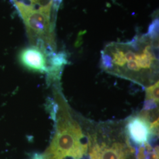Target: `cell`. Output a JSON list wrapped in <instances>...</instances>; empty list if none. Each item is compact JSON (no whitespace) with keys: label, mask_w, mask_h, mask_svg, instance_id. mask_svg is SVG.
Instances as JSON below:
<instances>
[{"label":"cell","mask_w":159,"mask_h":159,"mask_svg":"<svg viewBox=\"0 0 159 159\" xmlns=\"http://www.w3.org/2000/svg\"><path fill=\"white\" fill-rule=\"evenodd\" d=\"M61 85V82L51 84L52 98L47 105L54 121L49 146L30 159H100L118 120L97 121L85 117L70 105Z\"/></svg>","instance_id":"cell-1"},{"label":"cell","mask_w":159,"mask_h":159,"mask_svg":"<svg viewBox=\"0 0 159 159\" xmlns=\"http://www.w3.org/2000/svg\"><path fill=\"white\" fill-rule=\"evenodd\" d=\"M100 61L106 73L146 89L159 81V40L143 35L127 43H111L101 51Z\"/></svg>","instance_id":"cell-2"},{"label":"cell","mask_w":159,"mask_h":159,"mask_svg":"<svg viewBox=\"0 0 159 159\" xmlns=\"http://www.w3.org/2000/svg\"><path fill=\"white\" fill-rule=\"evenodd\" d=\"M15 5L25 24L31 46L39 48L50 57L56 53L54 23L51 21L52 2L37 9L21 1H15Z\"/></svg>","instance_id":"cell-3"},{"label":"cell","mask_w":159,"mask_h":159,"mask_svg":"<svg viewBox=\"0 0 159 159\" xmlns=\"http://www.w3.org/2000/svg\"><path fill=\"white\" fill-rule=\"evenodd\" d=\"M19 61L25 68L40 73H47L48 58L39 48L31 46L23 48L19 54Z\"/></svg>","instance_id":"cell-4"},{"label":"cell","mask_w":159,"mask_h":159,"mask_svg":"<svg viewBox=\"0 0 159 159\" xmlns=\"http://www.w3.org/2000/svg\"><path fill=\"white\" fill-rule=\"evenodd\" d=\"M159 134H153L148 142L140 146L136 159H159Z\"/></svg>","instance_id":"cell-5"},{"label":"cell","mask_w":159,"mask_h":159,"mask_svg":"<svg viewBox=\"0 0 159 159\" xmlns=\"http://www.w3.org/2000/svg\"><path fill=\"white\" fill-rule=\"evenodd\" d=\"M159 18L156 17L149 25L148 28V33L145 35L151 40H159Z\"/></svg>","instance_id":"cell-6"},{"label":"cell","mask_w":159,"mask_h":159,"mask_svg":"<svg viewBox=\"0 0 159 159\" xmlns=\"http://www.w3.org/2000/svg\"><path fill=\"white\" fill-rule=\"evenodd\" d=\"M159 81L146 88L145 100H153L159 102Z\"/></svg>","instance_id":"cell-7"},{"label":"cell","mask_w":159,"mask_h":159,"mask_svg":"<svg viewBox=\"0 0 159 159\" xmlns=\"http://www.w3.org/2000/svg\"><path fill=\"white\" fill-rule=\"evenodd\" d=\"M52 2V7L53 9L56 11H57L60 7V6L61 5L62 1L63 0H51Z\"/></svg>","instance_id":"cell-8"},{"label":"cell","mask_w":159,"mask_h":159,"mask_svg":"<svg viewBox=\"0 0 159 159\" xmlns=\"http://www.w3.org/2000/svg\"><path fill=\"white\" fill-rule=\"evenodd\" d=\"M14 1H17V0H14Z\"/></svg>","instance_id":"cell-9"}]
</instances>
